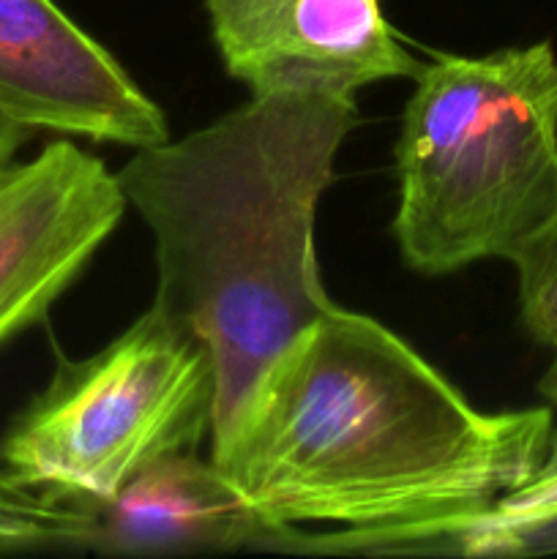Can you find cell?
<instances>
[{
  "label": "cell",
  "instance_id": "obj_4",
  "mask_svg": "<svg viewBox=\"0 0 557 559\" xmlns=\"http://www.w3.org/2000/svg\"><path fill=\"white\" fill-rule=\"evenodd\" d=\"M205 344L151 304L91 358L63 360L0 440L20 484L96 511L147 464L194 451L211 431Z\"/></svg>",
  "mask_w": 557,
  "mask_h": 559
},
{
  "label": "cell",
  "instance_id": "obj_8",
  "mask_svg": "<svg viewBox=\"0 0 557 559\" xmlns=\"http://www.w3.org/2000/svg\"><path fill=\"white\" fill-rule=\"evenodd\" d=\"M87 551L104 557H173L202 551H276L284 533L194 451L147 464L109 502L98 506Z\"/></svg>",
  "mask_w": 557,
  "mask_h": 559
},
{
  "label": "cell",
  "instance_id": "obj_3",
  "mask_svg": "<svg viewBox=\"0 0 557 559\" xmlns=\"http://www.w3.org/2000/svg\"><path fill=\"white\" fill-rule=\"evenodd\" d=\"M413 80L393 153L404 265H513L557 222V49L437 55Z\"/></svg>",
  "mask_w": 557,
  "mask_h": 559
},
{
  "label": "cell",
  "instance_id": "obj_12",
  "mask_svg": "<svg viewBox=\"0 0 557 559\" xmlns=\"http://www.w3.org/2000/svg\"><path fill=\"white\" fill-rule=\"evenodd\" d=\"M497 506L508 508V511H538V508L557 506V426H552L544 462L535 469L533 478L519 486V489H513L511 495L502 497Z\"/></svg>",
  "mask_w": 557,
  "mask_h": 559
},
{
  "label": "cell",
  "instance_id": "obj_6",
  "mask_svg": "<svg viewBox=\"0 0 557 559\" xmlns=\"http://www.w3.org/2000/svg\"><path fill=\"white\" fill-rule=\"evenodd\" d=\"M126 213L115 173L71 140L0 180V344L42 322Z\"/></svg>",
  "mask_w": 557,
  "mask_h": 559
},
{
  "label": "cell",
  "instance_id": "obj_7",
  "mask_svg": "<svg viewBox=\"0 0 557 559\" xmlns=\"http://www.w3.org/2000/svg\"><path fill=\"white\" fill-rule=\"evenodd\" d=\"M0 109L33 131L145 147L167 118L55 0H0Z\"/></svg>",
  "mask_w": 557,
  "mask_h": 559
},
{
  "label": "cell",
  "instance_id": "obj_13",
  "mask_svg": "<svg viewBox=\"0 0 557 559\" xmlns=\"http://www.w3.org/2000/svg\"><path fill=\"white\" fill-rule=\"evenodd\" d=\"M33 134H36V131L27 129L25 123H20V120H14L11 115H5L3 109H0V180L11 173L22 145H25Z\"/></svg>",
  "mask_w": 557,
  "mask_h": 559
},
{
  "label": "cell",
  "instance_id": "obj_9",
  "mask_svg": "<svg viewBox=\"0 0 557 559\" xmlns=\"http://www.w3.org/2000/svg\"><path fill=\"white\" fill-rule=\"evenodd\" d=\"M360 555L426 557H541L557 555V506L508 511L491 506L464 519L377 530L355 538Z\"/></svg>",
  "mask_w": 557,
  "mask_h": 559
},
{
  "label": "cell",
  "instance_id": "obj_1",
  "mask_svg": "<svg viewBox=\"0 0 557 559\" xmlns=\"http://www.w3.org/2000/svg\"><path fill=\"white\" fill-rule=\"evenodd\" d=\"M552 426L549 407L478 409L391 328L333 304L254 377L211 459L278 533H375L497 506Z\"/></svg>",
  "mask_w": 557,
  "mask_h": 559
},
{
  "label": "cell",
  "instance_id": "obj_11",
  "mask_svg": "<svg viewBox=\"0 0 557 559\" xmlns=\"http://www.w3.org/2000/svg\"><path fill=\"white\" fill-rule=\"evenodd\" d=\"M519 314L524 331L549 353L538 393L557 407V222L517 262Z\"/></svg>",
  "mask_w": 557,
  "mask_h": 559
},
{
  "label": "cell",
  "instance_id": "obj_5",
  "mask_svg": "<svg viewBox=\"0 0 557 559\" xmlns=\"http://www.w3.org/2000/svg\"><path fill=\"white\" fill-rule=\"evenodd\" d=\"M224 69L251 96L355 98L386 80H413L418 60L380 0H205Z\"/></svg>",
  "mask_w": 557,
  "mask_h": 559
},
{
  "label": "cell",
  "instance_id": "obj_2",
  "mask_svg": "<svg viewBox=\"0 0 557 559\" xmlns=\"http://www.w3.org/2000/svg\"><path fill=\"white\" fill-rule=\"evenodd\" d=\"M355 126V98L251 96L180 140L137 147L115 173L153 233V304L211 355V435L268 360L333 306L315 224Z\"/></svg>",
  "mask_w": 557,
  "mask_h": 559
},
{
  "label": "cell",
  "instance_id": "obj_10",
  "mask_svg": "<svg viewBox=\"0 0 557 559\" xmlns=\"http://www.w3.org/2000/svg\"><path fill=\"white\" fill-rule=\"evenodd\" d=\"M96 513L60 502L0 469V555L87 551Z\"/></svg>",
  "mask_w": 557,
  "mask_h": 559
}]
</instances>
